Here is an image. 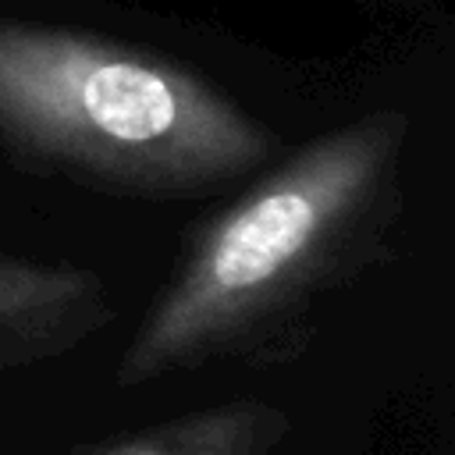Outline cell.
Wrapping results in <instances>:
<instances>
[{"instance_id":"2","label":"cell","mask_w":455,"mask_h":455,"mask_svg":"<svg viewBox=\"0 0 455 455\" xmlns=\"http://www.w3.org/2000/svg\"><path fill=\"white\" fill-rule=\"evenodd\" d=\"M0 139L110 188L192 196L256 171L274 139L231 96L121 39L0 18Z\"/></svg>"},{"instance_id":"1","label":"cell","mask_w":455,"mask_h":455,"mask_svg":"<svg viewBox=\"0 0 455 455\" xmlns=\"http://www.w3.org/2000/svg\"><path fill=\"white\" fill-rule=\"evenodd\" d=\"M405 117L380 110L334 128L210 217L128 341L117 384L139 387L277 334L377 242Z\"/></svg>"},{"instance_id":"4","label":"cell","mask_w":455,"mask_h":455,"mask_svg":"<svg viewBox=\"0 0 455 455\" xmlns=\"http://www.w3.org/2000/svg\"><path fill=\"white\" fill-rule=\"evenodd\" d=\"M284 430L288 416L277 405L245 398L132 434L100 455H270Z\"/></svg>"},{"instance_id":"3","label":"cell","mask_w":455,"mask_h":455,"mask_svg":"<svg viewBox=\"0 0 455 455\" xmlns=\"http://www.w3.org/2000/svg\"><path fill=\"white\" fill-rule=\"evenodd\" d=\"M107 320V288L92 270L0 256V377L75 348Z\"/></svg>"}]
</instances>
